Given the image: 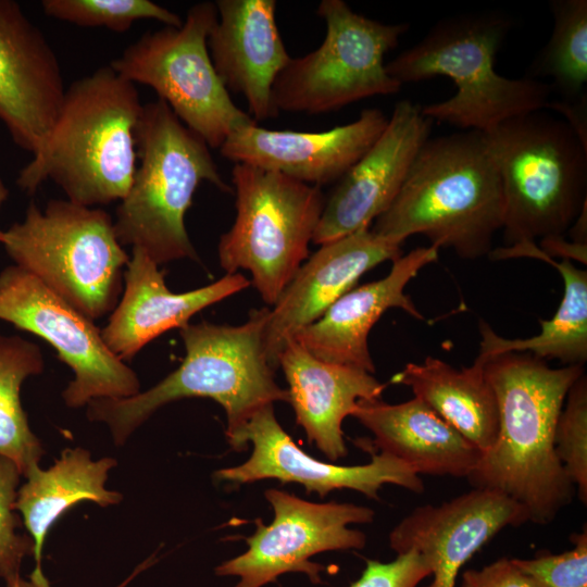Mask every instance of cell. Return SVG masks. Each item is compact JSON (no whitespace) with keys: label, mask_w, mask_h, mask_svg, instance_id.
I'll return each mask as SVG.
<instances>
[{"label":"cell","mask_w":587,"mask_h":587,"mask_svg":"<svg viewBox=\"0 0 587 587\" xmlns=\"http://www.w3.org/2000/svg\"><path fill=\"white\" fill-rule=\"evenodd\" d=\"M484 359L498 403L497 438L467 477L473 488L499 492L545 525L571 503L574 485L559 461L554 429L566 395L585 372L582 365L550 367L528 352Z\"/></svg>","instance_id":"obj_1"},{"label":"cell","mask_w":587,"mask_h":587,"mask_svg":"<svg viewBox=\"0 0 587 587\" xmlns=\"http://www.w3.org/2000/svg\"><path fill=\"white\" fill-rule=\"evenodd\" d=\"M141 110L135 84L110 64L73 82L51 132L20 171L18 188L30 195L51 179L80 205L121 201L137 167Z\"/></svg>","instance_id":"obj_2"},{"label":"cell","mask_w":587,"mask_h":587,"mask_svg":"<svg viewBox=\"0 0 587 587\" xmlns=\"http://www.w3.org/2000/svg\"><path fill=\"white\" fill-rule=\"evenodd\" d=\"M503 211L500 175L484 135L465 130L426 140L397 197L371 229L400 245L423 235L438 249L475 260L490 253Z\"/></svg>","instance_id":"obj_3"},{"label":"cell","mask_w":587,"mask_h":587,"mask_svg":"<svg viewBox=\"0 0 587 587\" xmlns=\"http://www.w3.org/2000/svg\"><path fill=\"white\" fill-rule=\"evenodd\" d=\"M268 308L251 311L241 325L209 322L179 329L185 347L180 365L146 391L120 399H95L87 404L90 421L104 423L115 445L128 437L158 409L184 398H210L227 417L232 445L250 417L276 401L289 402L287 389L274 378L264 350Z\"/></svg>","instance_id":"obj_4"},{"label":"cell","mask_w":587,"mask_h":587,"mask_svg":"<svg viewBox=\"0 0 587 587\" xmlns=\"http://www.w3.org/2000/svg\"><path fill=\"white\" fill-rule=\"evenodd\" d=\"M513 21L502 12L460 13L437 22L413 47L386 64L398 83L447 76L457 86L449 99L421 107L432 121L487 132L502 122L537 112L549 102L550 84L508 78L495 70L497 53Z\"/></svg>","instance_id":"obj_5"},{"label":"cell","mask_w":587,"mask_h":587,"mask_svg":"<svg viewBox=\"0 0 587 587\" xmlns=\"http://www.w3.org/2000/svg\"><path fill=\"white\" fill-rule=\"evenodd\" d=\"M136 143L139 164L116 209L117 240L143 250L158 265L198 260L185 226L193 195L202 182L224 192L232 187L223 180L207 142L161 99L142 105Z\"/></svg>","instance_id":"obj_6"},{"label":"cell","mask_w":587,"mask_h":587,"mask_svg":"<svg viewBox=\"0 0 587 587\" xmlns=\"http://www.w3.org/2000/svg\"><path fill=\"white\" fill-rule=\"evenodd\" d=\"M483 135L501 179L505 243L563 236L587 208V147L576 133L537 111Z\"/></svg>","instance_id":"obj_7"},{"label":"cell","mask_w":587,"mask_h":587,"mask_svg":"<svg viewBox=\"0 0 587 587\" xmlns=\"http://www.w3.org/2000/svg\"><path fill=\"white\" fill-rule=\"evenodd\" d=\"M14 265L36 276L91 321L115 309L129 257L112 216L100 208L51 200L30 202L25 217L4 230Z\"/></svg>","instance_id":"obj_8"},{"label":"cell","mask_w":587,"mask_h":587,"mask_svg":"<svg viewBox=\"0 0 587 587\" xmlns=\"http://www.w3.org/2000/svg\"><path fill=\"white\" fill-rule=\"evenodd\" d=\"M236 217L218 243L226 274L242 268L273 305L309 255L325 197L321 187L282 173L235 163Z\"/></svg>","instance_id":"obj_9"},{"label":"cell","mask_w":587,"mask_h":587,"mask_svg":"<svg viewBox=\"0 0 587 587\" xmlns=\"http://www.w3.org/2000/svg\"><path fill=\"white\" fill-rule=\"evenodd\" d=\"M216 20L214 2L196 3L179 27L143 34L110 65L130 83L151 87L185 126L220 149L257 122L233 102L213 66L208 37Z\"/></svg>","instance_id":"obj_10"},{"label":"cell","mask_w":587,"mask_h":587,"mask_svg":"<svg viewBox=\"0 0 587 587\" xmlns=\"http://www.w3.org/2000/svg\"><path fill=\"white\" fill-rule=\"evenodd\" d=\"M317 14L326 25L324 40L314 51L291 58L277 76L272 96L278 113H326L401 89L387 73L384 57L397 47L407 23L367 18L342 0L321 1Z\"/></svg>","instance_id":"obj_11"},{"label":"cell","mask_w":587,"mask_h":587,"mask_svg":"<svg viewBox=\"0 0 587 587\" xmlns=\"http://www.w3.org/2000/svg\"><path fill=\"white\" fill-rule=\"evenodd\" d=\"M0 320L47 341L71 367L74 378L62 392L68 408L140 391L137 374L110 351L93 321L17 265L0 272Z\"/></svg>","instance_id":"obj_12"},{"label":"cell","mask_w":587,"mask_h":587,"mask_svg":"<svg viewBox=\"0 0 587 587\" xmlns=\"http://www.w3.org/2000/svg\"><path fill=\"white\" fill-rule=\"evenodd\" d=\"M265 498L274 519L264 525L254 521L255 532L246 538L248 549L215 567L218 576H237L235 587H263L286 573L305 574L322 582L325 567L310 559L321 552L363 549L366 536L352 524H369L374 511L353 503H315L279 489H267Z\"/></svg>","instance_id":"obj_13"},{"label":"cell","mask_w":587,"mask_h":587,"mask_svg":"<svg viewBox=\"0 0 587 587\" xmlns=\"http://www.w3.org/2000/svg\"><path fill=\"white\" fill-rule=\"evenodd\" d=\"M253 446L250 458L240 465L215 472L218 480L248 484L261 479L301 484L308 492L325 497L335 489H352L376 499L385 484L403 487L415 494L424 490L423 480L408 464L384 452H371L363 465H338L314 459L301 450L275 417L273 404L257 411L230 445L243 451Z\"/></svg>","instance_id":"obj_14"},{"label":"cell","mask_w":587,"mask_h":587,"mask_svg":"<svg viewBox=\"0 0 587 587\" xmlns=\"http://www.w3.org/2000/svg\"><path fill=\"white\" fill-rule=\"evenodd\" d=\"M432 124L419 104L399 101L383 133L325 201L312 241L321 246L370 228L400 191Z\"/></svg>","instance_id":"obj_15"},{"label":"cell","mask_w":587,"mask_h":587,"mask_svg":"<svg viewBox=\"0 0 587 587\" xmlns=\"http://www.w3.org/2000/svg\"><path fill=\"white\" fill-rule=\"evenodd\" d=\"M65 87L55 52L14 0H0V121L34 154L51 132Z\"/></svg>","instance_id":"obj_16"},{"label":"cell","mask_w":587,"mask_h":587,"mask_svg":"<svg viewBox=\"0 0 587 587\" xmlns=\"http://www.w3.org/2000/svg\"><path fill=\"white\" fill-rule=\"evenodd\" d=\"M528 522L514 500L492 490L473 488L438 505L415 508L389 534L397 553L419 552L430 567L425 587H455L461 567L495 535Z\"/></svg>","instance_id":"obj_17"},{"label":"cell","mask_w":587,"mask_h":587,"mask_svg":"<svg viewBox=\"0 0 587 587\" xmlns=\"http://www.w3.org/2000/svg\"><path fill=\"white\" fill-rule=\"evenodd\" d=\"M400 255V243L377 236L371 227L321 245L268 311L264 350L271 367H279L287 344L352 289L364 273Z\"/></svg>","instance_id":"obj_18"},{"label":"cell","mask_w":587,"mask_h":587,"mask_svg":"<svg viewBox=\"0 0 587 587\" xmlns=\"http://www.w3.org/2000/svg\"><path fill=\"white\" fill-rule=\"evenodd\" d=\"M388 117L365 109L354 122L329 130H274L257 123L234 132L220 147L222 157L323 186L339 180L373 146Z\"/></svg>","instance_id":"obj_19"},{"label":"cell","mask_w":587,"mask_h":587,"mask_svg":"<svg viewBox=\"0 0 587 587\" xmlns=\"http://www.w3.org/2000/svg\"><path fill=\"white\" fill-rule=\"evenodd\" d=\"M208 37L213 66L225 88L241 95L255 122L278 115L273 86L291 57L276 23L275 0H217Z\"/></svg>","instance_id":"obj_20"},{"label":"cell","mask_w":587,"mask_h":587,"mask_svg":"<svg viewBox=\"0 0 587 587\" xmlns=\"http://www.w3.org/2000/svg\"><path fill=\"white\" fill-rule=\"evenodd\" d=\"M158 266L143 250L132 249L124 273L125 289L108 324L101 328L107 347L124 362L163 333L180 329L201 310L250 285L245 276L234 273L208 286L174 292Z\"/></svg>","instance_id":"obj_21"},{"label":"cell","mask_w":587,"mask_h":587,"mask_svg":"<svg viewBox=\"0 0 587 587\" xmlns=\"http://www.w3.org/2000/svg\"><path fill=\"white\" fill-rule=\"evenodd\" d=\"M438 250L430 245L400 255L384 278L344 294L320 319L299 332L295 340L322 361L373 374L375 365L367 346L372 327L391 308L425 321L404 289L424 266L437 260Z\"/></svg>","instance_id":"obj_22"},{"label":"cell","mask_w":587,"mask_h":587,"mask_svg":"<svg viewBox=\"0 0 587 587\" xmlns=\"http://www.w3.org/2000/svg\"><path fill=\"white\" fill-rule=\"evenodd\" d=\"M289 388V403L309 442L330 460L347 455L341 428L360 400L380 399L386 387L358 367L322 361L295 339L279 358Z\"/></svg>","instance_id":"obj_23"},{"label":"cell","mask_w":587,"mask_h":587,"mask_svg":"<svg viewBox=\"0 0 587 587\" xmlns=\"http://www.w3.org/2000/svg\"><path fill=\"white\" fill-rule=\"evenodd\" d=\"M374 439H359L367 451L387 452L416 474L467 478L482 451L445 422L424 401L389 404L380 399L360 400L352 413Z\"/></svg>","instance_id":"obj_24"},{"label":"cell","mask_w":587,"mask_h":587,"mask_svg":"<svg viewBox=\"0 0 587 587\" xmlns=\"http://www.w3.org/2000/svg\"><path fill=\"white\" fill-rule=\"evenodd\" d=\"M117 464L113 458L93 460L83 448L64 449L48 470L33 466L18 487L14 509L23 519L34 541V573H43V540L52 524L71 507L92 501L100 507L118 504L121 492L104 487L109 472Z\"/></svg>","instance_id":"obj_25"},{"label":"cell","mask_w":587,"mask_h":587,"mask_svg":"<svg viewBox=\"0 0 587 587\" xmlns=\"http://www.w3.org/2000/svg\"><path fill=\"white\" fill-rule=\"evenodd\" d=\"M390 383L411 388L445 422L482 451L491 448L498 434V403L477 355L469 367L455 369L437 358L408 363Z\"/></svg>","instance_id":"obj_26"},{"label":"cell","mask_w":587,"mask_h":587,"mask_svg":"<svg viewBox=\"0 0 587 587\" xmlns=\"http://www.w3.org/2000/svg\"><path fill=\"white\" fill-rule=\"evenodd\" d=\"M494 259L527 257L552 265L563 279V297L550 320H539L541 330L529 338L508 339L479 321L478 354L492 357L509 351L528 352L541 360L557 359L565 365H584L587 360V272L569 259L557 262L533 241L520 242L492 252Z\"/></svg>","instance_id":"obj_27"},{"label":"cell","mask_w":587,"mask_h":587,"mask_svg":"<svg viewBox=\"0 0 587 587\" xmlns=\"http://www.w3.org/2000/svg\"><path fill=\"white\" fill-rule=\"evenodd\" d=\"M43 366L38 345L17 335L0 334V455L14 462L22 476L39 465L43 448L29 427L21 388Z\"/></svg>","instance_id":"obj_28"},{"label":"cell","mask_w":587,"mask_h":587,"mask_svg":"<svg viewBox=\"0 0 587 587\" xmlns=\"http://www.w3.org/2000/svg\"><path fill=\"white\" fill-rule=\"evenodd\" d=\"M550 8L552 34L527 77H550L552 91L573 102L587 95V1L553 0Z\"/></svg>","instance_id":"obj_29"},{"label":"cell","mask_w":587,"mask_h":587,"mask_svg":"<svg viewBox=\"0 0 587 587\" xmlns=\"http://www.w3.org/2000/svg\"><path fill=\"white\" fill-rule=\"evenodd\" d=\"M47 16L82 27H105L125 33L139 20H155L179 27L182 18L150 0H43Z\"/></svg>","instance_id":"obj_30"},{"label":"cell","mask_w":587,"mask_h":587,"mask_svg":"<svg viewBox=\"0 0 587 587\" xmlns=\"http://www.w3.org/2000/svg\"><path fill=\"white\" fill-rule=\"evenodd\" d=\"M553 445L579 500L587 502V378L585 373L571 386L559 414Z\"/></svg>","instance_id":"obj_31"},{"label":"cell","mask_w":587,"mask_h":587,"mask_svg":"<svg viewBox=\"0 0 587 587\" xmlns=\"http://www.w3.org/2000/svg\"><path fill=\"white\" fill-rule=\"evenodd\" d=\"M21 473L10 459L0 455V578L5 584L17 578L27 555H34L30 536L16 532L21 526L14 509Z\"/></svg>","instance_id":"obj_32"},{"label":"cell","mask_w":587,"mask_h":587,"mask_svg":"<svg viewBox=\"0 0 587 587\" xmlns=\"http://www.w3.org/2000/svg\"><path fill=\"white\" fill-rule=\"evenodd\" d=\"M573 548L559 554L513 559L541 587H587V530L571 537Z\"/></svg>","instance_id":"obj_33"},{"label":"cell","mask_w":587,"mask_h":587,"mask_svg":"<svg viewBox=\"0 0 587 587\" xmlns=\"http://www.w3.org/2000/svg\"><path fill=\"white\" fill-rule=\"evenodd\" d=\"M430 573L426 560L409 550L390 562L367 560L360 578L350 587H416Z\"/></svg>","instance_id":"obj_34"},{"label":"cell","mask_w":587,"mask_h":587,"mask_svg":"<svg viewBox=\"0 0 587 587\" xmlns=\"http://www.w3.org/2000/svg\"><path fill=\"white\" fill-rule=\"evenodd\" d=\"M462 587H541L529 574L521 570L513 559L501 558L480 570H466Z\"/></svg>","instance_id":"obj_35"},{"label":"cell","mask_w":587,"mask_h":587,"mask_svg":"<svg viewBox=\"0 0 587 587\" xmlns=\"http://www.w3.org/2000/svg\"><path fill=\"white\" fill-rule=\"evenodd\" d=\"M546 108H551L562 114L583 145L587 147V95L573 102L549 101Z\"/></svg>","instance_id":"obj_36"},{"label":"cell","mask_w":587,"mask_h":587,"mask_svg":"<svg viewBox=\"0 0 587 587\" xmlns=\"http://www.w3.org/2000/svg\"><path fill=\"white\" fill-rule=\"evenodd\" d=\"M151 561H152V558L148 559L146 562L139 565L137 570L126 580H124L116 587H125L128 584V582H130L138 573H140L141 571L150 566ZM5 587H51V585L43 573L38 574V573L32 572V574L29 575V578L26 579V578H23L22 576H18L12 582L7 583Z\"/></svg>","instance_id":"obj_37"},{"label":"cell","mask_w":587,"mask_h":587,"mask_svg":"<svg viewBox=\"0 0 587 587\" xmlns=\"http://www.w3.org/2000/svg\"><path fill=\"white\" fill-rule=\"evenodd\" d=\"M9 189L0 177V208L2 203L8 199ZM4 239V230L0 229V243L2 245Z\"/></svg>","instance_id":"obj_38"}]
</instances>
